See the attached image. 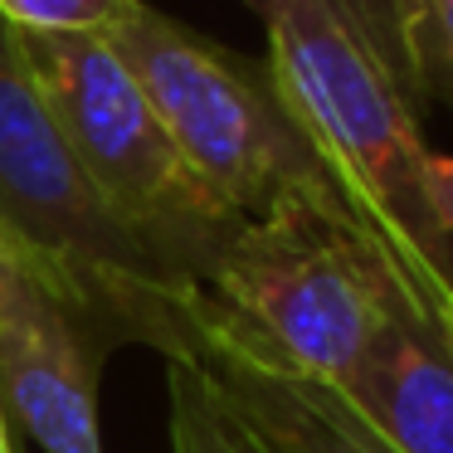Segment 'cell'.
<instances>
[{
  "label": "cell",
  "instance_id": "7a4b0ae2",
  "mask_svg": "<svg viewBox=\"0 0 453 453\" xmlns=\"http://www.w3.org/2000/svg\"><path fill=\"white\" fill-rule=\"evenodd\" d=\"M200 293L196 346L322 385H342L375 332L429 297L336 186L244 219Z\"/></svg>",
  "mask_w": 453,
  "mask_h": 453
},
{
  "label": "cell",
  "instance_id": "9c48e42d",
  "mask_svg": "<svg viewBox=\"0 0 453 453\" xmlns=\"http://www.w3.org/2000/svg\"><path fill=\"white\" fill-rule=\"evenodd\" d=\"M166 395H171V453H264L190 356L166 361Z\"/></svg>",
  "mask_w": 453,
  "mask_h": 453
},
{
  "label": "cell",
  "instance_id": "5b68a950",
  "mask_svg": "<svg viewBox=\"0 0 453 453\" xmlns=\"http://www.w3.org/2000/svg\"><path fill=\"white\" fill-rule=\"evenodd\" d=\"M108 44L142 83L190 171L239 219L336 186L288 112L268 64L186 30L147 0L108 35Z\"/></svg>",
  "mask_w": 453,
  "mask_h": 453
},
{
  "label": "cell",
  "instance_id": "ba28073f",
  "mask_svg": "<svg viewBox=\"0 0 453 453\" xmlns=\"http://www.w3.org/2000/svg\"><path fill=\"white\" fill-rule=\"evenodd\" d=\"M190 361L264 453H395L322 380L273 375L225 346H196Z\"/></svg>",
  "mask_w": 453,
  "mask_h": 453
},
{
  "label": "cell",
  "instance_id": "8fae6325",
  "mask_svg": "<svg viewBox=\"0 0 453 453\" xmlns=\"http://www.w3.org/2000/svg\"><path fill=\"white\" fill-rule=\"evenodd\" d=\"M142 0H0V20L25 40L44 35H103L108 40Z\"/></svg>",
  "mask_w": 453,
  "mask_h": 453
},
{
  "label": "cell",
  "instance_id": "4fadbf2b",
  "mask_svg": "<svg viewBox=\"0 0 453 453\" xmlns=\"http://www.w3.org/2000/svg\"><path fill=\"white\" fill-rule=\"evenodd\" d=\"M244 5L258 15V20H268V15H278V11H283L288 0H244Z\"/></svg>",
  "mask_w": 453,
  "mask_h": 453
},
{
  "label": "cell",
  "instance_id": "7c38bea8",
  "mask_svg": "<svg viewBox=\"0 0 453 453\" xmlns=\"http://www.w3.org/2000/svg\"><path fill=\"white\" fill-rule=\"evenodd\" d=\"M429 200L439 210L443 229L453 234V157H439V151L429 157Z\"/></svg>",
  "mask_w": 453,
  "mask_h": 453
},
{
  "label": "cell",
  "instance_id": "5bb4252c",
  "mask_svg": "<svg viewBox=\"0 0 453 453\" xmlns=\"http://www.w3.org/2000/svg\"><path fill=\"white\" fill-rule=\"evenodd\" d=\"M0 453H15V429L5 419V410H0Z\"/></svg>",
  "mask_w": 453,
  "mask_h": 453
},
{
  "label": "cell",
  "instance_id": "6da1fadb",
  "mask_svg": "<svg viewBox=\"0 0 453 453\" xmlns=\"http://www.w3.org/2000/svg\"><path fill=\"white\" fill-rule=\"evenodd\" d=\"M268 73L346 205L404 273L453 303V234L429 200L395 0H288L268 15Z\"/></svg>",
  "mask_w": 453,
  "mask_h": 453
},
{
  "label": "cell",
  "instance_id": "277c9868",
  "mask_svg": "<svg viewBox=\"0 0 453 453\" xmlns=\"http://www.w3.org/2000/svg\"><path fill=\"white\" fill-rule=\"evenodd\" d=\"M25 50L98 200L176 283L200 293L244 219L190 171L103 35H44Z\"/></svg>",
  "mask_w": 453,
  "mask_h": 453
},
{
  "label": "cell",
  "instance_id": "52a82bcc",
  "mask_svg": "<svg viewBox=\"0 0 453 453\" xmlns=\"http://www.w3.org/2000/svg\"><path fill=\"white\" fill-rule=\"evenodd\" d=\"M332 390L395 453H453V303H404Z\"/></svg>",
  "mask_w": 453,
  "mask_h": 453
},
{
  "label": "cell",
  "instance_id": "8992f818",
  "mask_svg": "<svg viewBox=\"0 0 453 453\" xmlns=\"http://www.w3.org/2000/svg\"><path fill=\"white\" fill-rule=\"evenodd\" d=\"M112 342L54 283V273L0 229V410L44 453H103L98 375Z\"/></svg>",
  "mask_w": 453,
  "mask_h": 453
},
{
  "label": "cell",
  "instance_id": "30bf717a",
  "mask_svg": "<svg viewBox=\"0 0 453 453\" xmlns=\"http://www.w3.org/2000/svg\"><path fill=\"white\" fill-rule=\"evenodd\" d=\"M410 88L453 112V0H395Z\"/></svg>",
  "mask_w": 453,
  "mask_h": 453
},
{
  "label": "cell",
  "instance_id": "3957f363",
  "mask_svg": "<svg viewBox=\"0 0 453 453\" xmlns=\"http://www.w3.org/2000/svg\"><path fill=\"white\" fill-rule=\"evenodd\" d=\"M0 229H11L112 346H151L166 361L196 351L200 297L176 283L98 200L83 176L25 35L0 20Z\"/></svg>",
  "mask_w": 453,
  "mask_h": 453
}]
</instances>
